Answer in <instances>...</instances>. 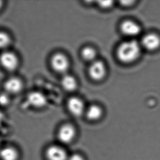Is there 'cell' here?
Wrapping results in <instances>:
<instances>
[{
	"label": "cell",
	"instance_id": "obj_1",
	"mask_svg": "<svg viewBox=\"0 0 160 160\" xmlns=\"http://www.w3.org/2000/svg\"><path fill=\"white\" fill-rule=\"evenodd\" d=\"M141 51V46L137 42L133 40L124 42L117 49V58L121 62L130 63L138 59Z\"/></svg>",
	"mask_w": 160,
	"mask_h": 160
},
{
	"label": "cell",
	"instance_id": "obj_2",
	"mask_svg": "<svg viewBox=\"0 0 160 160\" xmlns=\"http://www.w3.org/2000/svg\"><path fill=\"white\" fill-rule=\"evenodd\" d=\"M0 65L6 71H15L19 67V60L14 52L4 50L0 55Z\"/></svg>",
	"mask_w": 160,
	"mask_h": 160
},
{
	"label": "cell",
	"instance_id": "obj_3",
	"mask_svg": "<svg viewBox=\"0 0 160 160\" xmlns=\"http://www.w3.org/2000/svg\"><path fill=\"white\" fill-rule=\"evenodd\" d=\"M50 63L52 69L59 73H65L70 66L69 59L62 53L54 54L52 57Z\"/></svg>",
	"mask_w": 160,
	"mask_h": 160
},
{
	"label": "cell",
	"instance_id": "obj_4",
	"mask_svg": "<svg viewBox=\"0 0 160 160\" xmlns=\"http://www.w3.org/2000/svg\"><path fill=\"white\" fill-rule=\"evenodd\" d=\"M76 136V129L73 126L70 124H65L62 126L58 132V141L64 144H68L72 143Z\"/></svg>",
	"mask_w": 160,
	"mask_h": 160
},
{
	"label": "cell",
	"instance_id": "obj_5",
	"mask_svg": "<svg viewBox=\"0 0 160 160\" xmlns=\"http://www.w3.org/2000/svg\"><path fill=\"white\" fill-rule=\"evenodd\" d=\"M106 66L102 61H94L89 67V76L96 81L102 80L106 75Z\"/></svg>",
	"mask_w": 160,
	"mask_h": 160
},
{
	"label": "cell",
	"instance_id": "obj_6",
	"mask_svg": "<svg viewBox=\"0 0 160 160\" xmlns=\"http://www.w3.org/2000/svg\"><path fill=\"white\" fill-rule=\"evenodd\" d=\"M4 92L10 95L20 93L23 89V82L20 78L12 77L8 78L3 84Z\"/></svg>",
	"mask_w": 160,
	"mask_h": 160
},
{
	"label": "cell",
	"instance_id": "obj_7",
	"mask_svg": "<svg viewBox=\"0 0 160 160\" xmlns=\"http://www.w3.org/2000/svg\"><path fill=\"white\" fill-rule=\"evenodd\" d=\"M47 160H67L69 155L64 148L59 145H51L46 151Z\"/></svg>",
	"mask_w": 160,
	"mask_h": 160
},
{
	"label": "cell",
	"instance_id": "obj_8",
	"mask_svg": "<svg viewBox=\"0 0 160 160\" xmlns=\"http://www.w3.org/2000/svg\"><path fill=\"white\" fill-rule=\"evenodd\" d=\"M67 108L69 112L76 117H81L86 110L83 101L76 97L69 98L67 102Z\"/></svg>",
	"mask_w": 160,
	"mask_h": 160
},
{
	"label": "cell",
	"instance_id": "obj_9",
	"mask_svg": "<svg viewBox=\"0 0 160 160\" xmlns=\"http://www.w3.org/2000/svg\"><path fill=\"white\" fill-rule=\"evenodd\" d=\"M120 28L123 35L128 37L138 36L141 31V27L138 24L131 20L123 21L120 25Z\"/></svg>",
	"mask_w": 160,
	"mask_h": 160
},
{
	"label": "cell",
	"instance_id": "obj_10",
	"mask_svg": "<svg viewBox=\"0 0 160 160\" xmlns=\"http://www.w3.org/2000/svg\"><path fill=\"white\" fill-rule=\"evenodd\" d=\"M142 45L149 51L156 50L160 47V37L156 33H148L143 37Z\"/></svg>",
	"mask_w": 160,
	"mask_h": 160
},
{
	"label": "cell",
	"instance_id": "obj_11",
	"mask_svg": "<svg viewBox=\"0 0 160 160\" xmlns=\"http://www.w3.org/2000/svg\"><path fill=\"white\" fill-rule=\"evenodd\" d=\"M20 152L12 145H3L0 149V160H19Z\"/></svg>",
	"mask_w": 160,
	"mask_h": 160
},
{
	"label": "cell",
	"instance_id": "obj_12",
	"mask_svg": "<svg viewBox=\"0 0 160 160\" xmlns=\"http://www.w3.org/2000/svg\"><path fill=\"white\" fill-rule=\"evenodd\" d=\"M28 102L35 108H42L46 106L47 102V98L43 93L35 91L31 92L28 97Z\"/></svg>",
	"mask_w": 160,
	"mask_h": 160
},
{
	"label": "cell",
	"instance_id": "obj_13",
	"mask_svg": "<svg viewBox=\"0 0 160 160\" xmlns=\"http://www.w3.org/2000/svg\"><path fill=\"white\" fill-rule=\"evenodd\" d=\"M85 114L89 120L97 121L102 117L103 110L99 106L92 104L86 109Z\"/></svg>",
	"mask_w": 160,
	"mask_h": 160
},
{
	"label": "cell",
	"instance_id": "obj_14",
	"mask_svg": "<svg viewBox=\"0 0 160 160\" xmlns=\"http://www.w3.org/2000/svg\"><path fill=\"white\" fill-rule=\"evenodd\" d=\"M61 85L65 90L71 92L74 91L77 89L78 83L74 77L69 74H66L62 79Z\"/></svg>",
	"mask_w": 160,
	"mask_h": 160
},
{
	"label": "cell",
	"instance_id": "obj_15",
	"mask_svg": "<svg viewBox=\"0 0 160 160\" xmlns=\"http://www.w3.org/2000/svg\"><path fill=\"white\" fill-rule=\"evenodd\" d=\"M81 56L84 60L90 61L91 62L96 60L97 52L91 47H85L81 51Z\"/></svg>",
	"mask_w": 160,
	"mask_h": 160
},
{
	"label": "cell",
	"instance_id": "obj_16",
	"mask_svg": "<svg viewBox=\"0 0 160 160\" xmlns=\"http://www.w3.org/2000/svg\"><path fill=\"white\" fill-rule=\"evenodd\" d=\"M12 38L8 33L0 31V50H5L11 45Z\"/></svg>",
	"mask_w": 160,
	"mask_h": 160
},
{
	"label": "cell",
	"instance_id": "obj_17",
	"mask_svg": "<svg viewBox=\"0 0 160 160\" xmlns=\"http://www.w3.org/2000/svg\"><path fill=\"white\" fill-rule=\"evenodd\" d=\"M10 99L9 95L4 92V93L0 95V105L2 106H6L9 104Z\"/></svg>",
	"mask_w": 160,
	"mask_h": 160
},
{
	"label": "cell",
	"instance_id": "obj_18",
	"mask_svg": "<svg viewBox=\"0 0 160 160\" xmlns=\"http://www.w3.org/2000/svg\"><path fill=\"white\" fill-rule=\"evenodd\" d=\"M98 5L102 8H109L113 5V1H102L98 2Z\"/></svg>",
	"mask_w": 160,
	"mask_h": 160
},
{
	"label": "cell",
	"instance_id": "obj_19",
	"mask_svg": "<svg viewBox=\"0 0 160 160\" xmlns=\"http://www.w3.org/2000/svg\"><path fill=\"white\" fill-rule=\"evenodd\" d=\"M67 160H85L83 156L80 154H74L69 155Z\"/></svg>",
	"mask_w": 160,
	"mask_h": 160
},
{
	"label": "cell",
	"instance_id": "obj_20",
	"mask_svg": "<svg viewBox=\"0 0 160 160\" xmlns=\"http://www.w3.org/2000/svg\"><path fill=\"white\" fill-rule=\"evenodd\" d=\"M133 2H133V1H122V2H121V3L122 4L126 3V4H125L124 6H129L130 4L133 3Z\"/></svg>",
	"mask_w": 160,
	"mask_h": 160
},
{
	"label": "cell",
	"instance_id": "obj_21",
	"mask_svg": "<svg viewBox=\"0 0 160 160\" xmlns=\"http://www.w3.org/2000/svg\"><path fill=\"white\" fill-rule=\"evenodd\" d=\"M4 7V2L3 1L0 0V12L2 11V8Z\"/></svg>",
	"mask_w": 160,
	"mask_h": 160
},
{
	"label": "cell",
	"instance_id": "obj_22",
	"mask_svg": "<svg viewBox=\"0 0 160 160\" xmlns=\"http://www.w3.org/2000/svg\"><path fill=\"white\" fill-rule=\"evenodd\" d=\"M3 141H2V137L1 134H0V149L3 146Z\"/></svg>",
	"mask_w": 160,
	"mask_h": 160
}]
</instances>
